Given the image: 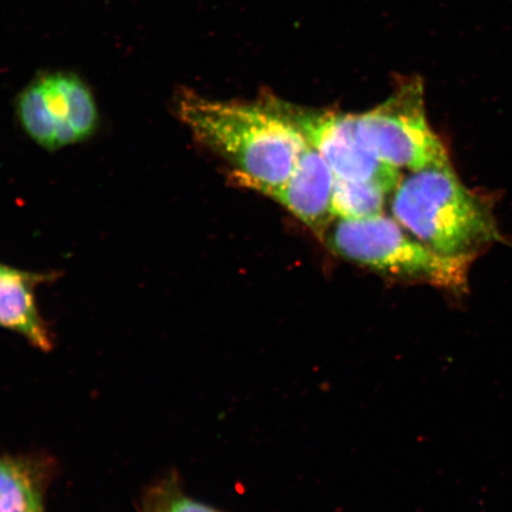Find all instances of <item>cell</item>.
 I'll list each match as a JSON object with an SVG mask.
<instances>
[{
    "label": "cell",
    "mask_w": 512,
    "mask_h": 512,
    "mask_svg": "<svg viewBox=\"0 0 512 512\" xmlns=\"http://www.w3.org/2000/svg\"><path fill=\"white\" fill-rule=\"evenodd\" d=\"M334 184L335 174L330 165L307 144L283 183L256 192L280 204L322 238L334 219L331 213Z\"/></svg>",
    "instance_id": "cell-7"
},
{
    "label": "cell",
    "mask_w": 512,
    "mask_h": 512,
    "mask_svg": "<svg viewBox=\"0 0 512 512\" xmlns=\"http://www.w3.org/2000/svg\"><path fill=\"white\" fill-rule=\"evenodd\" d=\"M19 123L32 142L48 151L85 142L99 127L89 88L76 76H43L25 88L17 102Z\"/></svg>",
    "instance_id": "cell-5"
},
{
    "label": "cell",
    "mask_w": 512,
    "mask_h": 512,
    "mask_svg": "<svg viewBox=\"0 0 512 512\" xmlns=\"http://www.w3.org/2000/svg\"><path fill=\"white\" fill-rule=\"evenodd\" d=\"M268 96L307 144L326 160L336 177L374 183L387 192L399 187L401 171L382 163L364 145L357 130V114L317 110Z\"/></svg>",
    "instance_id": "cell-6"
},
{
    "label": "cell",
    "mask_w": 512,
    "mask_h": 512,
    "mask_svg": "<svg viewBox=\"0 0 512 512\" xmlns=\"http://www.w3.org/2000/svg\"><path fill=\"white\" fill-rule=\"evenodd\" d=\"M357 130L374 156L400 171L451 165L444 143L428 123L419 78L406 80L382 104L357 114Z\"/></svg>",
    "instance_id": "cell-4"
},
{
    "label": "cell",
    "mask_w": 512,
    "mask_h": 512,
    "mask_svg": "<svg viewBox=\"0 0 512 512\" xmlns=\"http://www.w3.org/2000/svg\"><path fill=\"white\" fill-rule=\"evenodd\" d=\"M0 512H44L42 495L23 465L0 460Z\"/></svg>",
    "instance_id": "cell-10"
},
{
    "label": "cell",
    "mask_w": 512,
    "mask_h": 512,
    "mask_svg": "<svg viewBox=\"0 0 512 512\" xmlns=\"http://www.w3.org/2000/svg\"><path fill=\"white\" fill-rule=\"evenodd\" d=\"M392 213L403 228L433 251L470 258L501 238L491 209L465 187L452 165L434 166L402 179Z\"/></svg>",
    "instance_id": "cell-2"
},
{
    "label": "cell",
    "mask_w": 512,
    "mask_h": 512,
    "mask_svg": "<svg viewBox=\"0 0 512 512\" xmlns=\"http://www.w3.org/2000/svg\"><path fill=\"white\" fill-rule=\"evenodd\" d=\"M166 512H219L208 505L196 502L194 499L179 497L172 501Z\"/></svg>",
    "instance_id": "cell-11"
},
{
    "label": "cell",
    "mask_w": 512,
    "mask_h": 512,
    "mask_svg": "<svg viewBox=\"0 0 512 512\" xmlns=\"http://www.w3.org/2000/svg\"><path fill=\"white\" fill-rule=\"evenodd\" d=\"M49 279L0 265V326L27 337L38 349H51V339L35 302V287Z\"/></svg>",
    "instance_id": "cell-8"
},
{
    "label": "cell",
    "mask_w": 512,
    "mask_h": 512,
    "mask_svg": "<svg viewBox=\"0 0 512 512\" xmlns=\"http://www.w3.org/2000/svg\"><path fill=\"white\" fill-rule=\"evenodd\" d=\"M176 112L198 143L232 166L235 181L254 191L283 183L307 146L268 95L241 102L182 92Z\"/></svg>",
    "instance_id": "cell-1"
},
{
    "label": "cell",
    "mask_w": 512,
    "mask_h": 512,
    "mask_svg": "<svg viewBox=\"0 0 512 512\" xmlns=\"http://www.w3.org/2000/svg\"><path fill=\"white\" fill-rule=\"evenodd\" d=\"M388 194L380 185L335 176L332 216L338 220L357 221L381 215Z\"/></svg>",
    "instance_id": "cell-9"
},
{
    "label": "cell",
    "mask_w": 512,
    "mask_h": 512,
    "mask_svg": "<svg viewBox=\"0 0 512 512\" xmlns=\"http://www.w3.org/2000/svg\"><path fill=\"white\" fill-rule=\"evenodd\" d=\"M339 256L389 277L418 281L462 293L472 259L433 251L383 214L357 221L339 220L326 236Z\"/></svg>",
    "instance_id": "cell-3"
}]
</instances>
